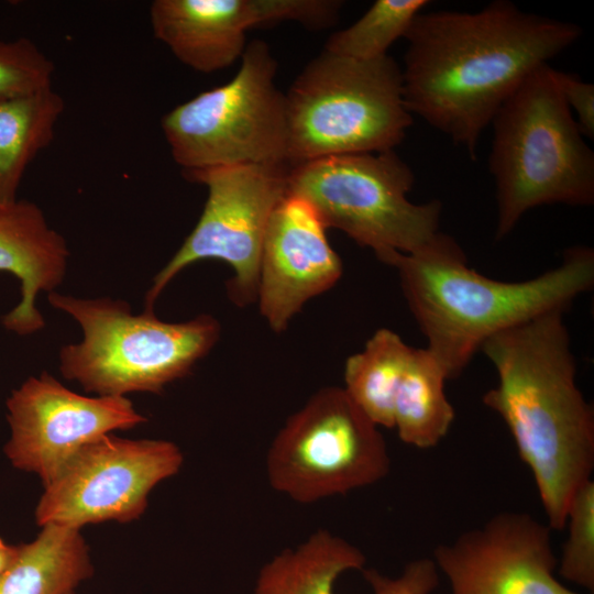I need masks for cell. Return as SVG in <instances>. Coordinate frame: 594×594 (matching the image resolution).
<instances>
[{
    "label": "cell",
    "instance_id": "6da1fadb",
    "mask_svg": "<svg viewBox=\"0 0 594 594\" xmlns=\"http://www.w3.org/2000/svg\"><path fill=\"white\" fill-rule=\"evenodd\" d=\"M581 34L572 22L506 0L476 12L421 11L404 37L405 107L476 160L480 136L501 106Z\"/></svg>",
    "mask_w": 594,
    "mask_h": 594
},
{
    "label": "cell",
    "instance_id": "7a4b0ae2",
    "mask_svg": "<svg viewBox=\"0 0 594 594\" xmlns=\"http://www.w3.org/2000/svg\"><path fill=\"white\" fill-rule=\"evenodd\" d=\"M564 310L487 339L481 351L498 383L483 396L530 469L551 530H562L576 492L594 470V411L576 385Z\"/></svg>",
    "mask_w": 594,
    "mask_h": 594
},
{
    "label": "cell",
    "instance_id": "3957f363",
    "mask_svg": "<svg viewBox=\"0 0 594 594\" xmlns=\"http://www.w3.org/2000/svg\"><path fill=\"white\" fill-rule=\"evenodd\" d=\"M395 267L409 309L448 378L457 377L494 334L564 310L594 284V251L573 246L562 263L522 282H502L469 267L457 241L438 232L417 251L378 257Z\"/></svg>",
    "mask_w": 594,
    "mask_h": 594
},
{
    "label": "cell",
    "instance_id": "277c9868",
    "mask_svg": "<svg viewBox=\"0 0 594 594\" xmlns=\"http://www.w3.org/2000/svg\"><path fill=\"white\" fill-rule=\"evenodd\" d=\"M491 124L488 167L496 185L497 240L535 207L593 205L594 152L563 98L557 69L544 64L534 70Z\"/></svg>",
    "mask_w": 594,
    "mask_h": 594
},
{
    "label": "cell",
    "instance_id": "5b68a950",
    "mask_svg": "<svg viewBox=\"0 0 594 594\" xmlns=\"http://www.w3.org/2000/svg\"><path fill=\"white\" fill-rule=\"evenodd\" d=\"M47 300L73 317L82 332L79 342L59 351L62 375L97 396L161 394L187 376L220 336L219 322L209 315L167 322L154 309L134 315L130 304L110 297L78 298L53 292Z\"/></svg>",
    "mask_w": 594,
    "mask_h": 594
},
{
    "label": "cell",
    "instance_id": "8992f818",
    "mask_svg": "<svg viewBox=\"0 0 594 594\" xmlns=\"http://www.w3.org/2000/svg\"><path fill=\"white\" fill-rule=\"evenodd\" d=\"M287 162L394 150L413 116L402 67L389 55L360 61L323 51L285 95Z\"/></svg>",
    "mask_w": 594,
    "mask_h": 594
},
{
    "label": "cell",
    "instance_id": "52a82bcc",
    "mask_svg": "<svg viewBox=\"0 0 594 594\" xmlns=\"http://www.w3.org/2000/svg\"><path fill=\"white\" fill-rule=\"evenodd\" d=\"M414 183L409 165L389 150L290 166L287 193L309 202L327 229L343 231L378 258L413 253L439 232L441 202L409 201Z\"/></svg>",
    "mask_w": 594,
    "mask_h": 594
},
{
    "label": "cell",
    "instance_id": "ba28073f",
    "mask_svg": "<svg viewBox=\"0 0 594 594\" xmlns=\"http://www.w3.org/2000/svg\"><path fill=\"white\" fill-rule=\"evenodd\" d=\"M276 68L268 45L254 40L230 81L163 117V133L184 173L243 164L288 165L286 99L275 85Z\"/></svg>",
    "mask_w": 594,
    "mask_h": 594
},
{
    "label": "cell",
    "instance_id": "9c48e42d",
    "mask_svg": "<svg viewBox=\"0 0 594 594\" xmlns=\"http://www.w3.org/2000/svg\"><path fill=\"white\" fill-rule=\"evenodd\" d=\"M265 464L273 490L311 504L377 483L391 458L380 427L343 387L327 386L286 420Z\"/></svg>",
    "mask_w": 594,
    "mask_h": 594
},
{
    "label": "cell",
    "instance_id": "30bf717a",
    "mask_svg": "<svg viewBox=\"0 0 594 594\" xmlns=\"http://www.w3.org/2000/svg\"><path fill=\"white\" fill-rule=\"evenodd\" d=\"M289 166L243 164L211 167L184 175L208 189L204 211L190 234L155 275L145 295V308L187 266L207 258L228 263L234 275L228 295L238 306L257 298L262 244L271 215L287 194Z\"/></svg>",
    "mask_w": 594,
    "mask_h": 594
},
{
    "label": "cell",
    "instance_id": "8fae6325",
    "mask_svg": "<svg viewBox=\"0 0 594 594\" xmlns=\"http://www.w3.org/2000/svg\"><path fill=\"white\" fill-rule=\"evenodd\" d=\"M183 463L184 454L172 441L106 435L80 449L44 486L36 524L80 529L110 520L130 522L143 515L152 490L176 475Z\"/></svg>",
    "mask_w": 594,
    "mask_h": 594
},
{
    "label": "cell",
    "instance_id": "7c38bea8",
    "mask_svg": "<svg viewBox=\"0 0 594 594\" xmlns=\"http://www.w3.org/2000/svg\"><path fill=\"white\" fill-rule=\"evenodd\" d=\"M10 436L3 452L43 487L85 446L116 430L146 422L127 396L77 394L47 372L29 376L6 400Z\"/></svg>",
    "mask_w": 594,
    "mask_h": 594
},
{
    "label": "cell",
    "instance_id": "4fadbf2b",
    "mask_svg": "<svg viewBox=\"0 0 594 594\" xmlns=\"http://www.w3.org/2000/svg\"><path fill=\"white\" fill-rule=\"evenodd\" d=\"M432 560L450 594H580L554 574L551 528L527 513H499L439 544Z\"/></svg>",
    "mask_w": 594,
    "mask_h": 594
},
{
    "label": "cell",
    "instance_id": "5bb4252c",
    "mask_svg": "<svg viewBox=\"0 0 594 594\" xmlns=\"http://www.w3.org/2000/svg\"><path fill=\"white\" fill-rule=\"evenodd\" d=\"M323 0H155L150 7L154 36L188 67L212 73L229 67L246 47V31L292 20L319 28Z\"/></svg>",
    "mask_w": 594,
    "mask_h": 594
},
{
    "label": "cell",
    "instance_id": "9a60e30c",
    "mask_svg": "<svg viewBox=\"0 0 594 594\" xmlns=\"http://www.w3.org/2000/svg\"><path fill=\"white\" fill-rule=\"evenodd\" d=\"M314 208L287 193L273 210L262 244L257 298L273 331L286 330L311 298L331 288L342 263Z\"/></svg>",
    "mask_w": 594,
    "mask_h": 594
},
{
    "label": "cell",
    "instance_id": "2e32d148",
    "mask_svg": "<svg viewBox=\"0 0 594 594\" xmlns=\"http://www.w3.org/2000/svg\"><path fill=\"white\" fill-rule=\"evenodd\" d=\"M68 258L66 240L36 204L26 199L0 204V272L14 275L21 290L18 305L1 318L8 331L30 336L44 328L36 297L63 283Z\"/></svg>",
    "mask_w": 594,
    "mask_h": 594
},
{
    "label": "cell",
    "instance_id": "e0dca14e",
    "mask_svg": "<svg viewBox=\"0 0 594 594\" xmlns=\"http://www.w3.org/2000/svg\"><path fill=\"white\" fill-rule=\"evenodd\" d=\"M94 572L80 529L46 525L32 541L18 544L0 575V594H72Z\"/></svg>",
    "mask_w": 594,
    "mask_h": 594
},
{
    "label": "cell",
    "instance_id": "ac0fdd59",
    "mask_svg": "<svg viewBox=\"0 0 594 594\" xmlns=\"http://www.w3.org/2000/svg\"><path fill=\"white\" fill-rule=\"evenodd\" d=\"M365 561L358 547L319 529L267 561L258 571L251 594H336L338 579L345 572L361 571Z\"/></svg>",
    "mask_w": 594,
    "mask_h": 594
},
{
    "label": "cell",
    "instance_id": "d6986e66",
    "mask_svg": "<svg viewBox=\"0 0 594 594\" xmlns=\"http://www.w3.org/2000/svg\"><path fill=\"white\" fill-rule=\"evenodd\" d=\"M446 380L443 367L427 348H413L393 408V428L403 442L430 449L447 436L454 409L444 392Z\"/></svg>",
    "mask_w": 594,
    "mask_h": 594
},
{
    "label": "cell",
    "instance_id": "ffe728a7",
    "mask_svg": "<svg viewBox=\"0 0 594 594\" xmlns=\"http://www.w3.org/2000/svg\"><path fill=\"white\" fill-rule=\"evenodd\" d=\"M64 108L53 88L0 102V204L18 199L28 166L52 142Z\"/></svg>",
    "mask_w": 594,
    "mask_h": 594
},
{
    "label": "cell",
    "instance_id": "44dd1931",
    "mask_svg": "<svg viewBox=\"0 0 594 594\" xmlns=\"http://www.w3.org/2000/svg\"><path fill=\"white\" fill-rule=\"evenodd\" d=\"M411 350L396 332L384 328L345 362L344 391L378 427L393 428L394 399Z\"/></svg>",
    "mask_w": 594,
    "mask_h": 594
},
{
    "label": "cell",
    "instance_id": "7402d4cb",
    "mask_svg": "<svg viewBox=\"0 0 594 594\" xmlns=\"http://www.w3.org/2000/svg\"><path fill=\"white\" fill-rule=\"evenodd\" d=\"M427 0H376L352 25L333 33L324 50L360 61L387 55L388 47L405 37Z\"/></svg>",
    "mask_w": 594,
    "mask_h": 594
},
{
    "label": "cell",
    "instance_id": "603a6c76",
    "mask_svg": "<svg viewBox=\"0 0 594 594\" xmlns=\"http://www.w3.org/2000/svg\"><path fill=\"white\" fill-rule=\"evenodd\" d=\"M568 536L558 558V574L587 591L594 592V481L584 484L574 495L564 528Z\"/></svg>",
    "mask_w": 594,
    "mask_h": 594
},
{
    "label": "cell",
    "instance_id": "cb8c5ba5",
    "mask_svg": "<svg viewBox=\"0 0 594 594\" xmlns=\"http://www.w3.org/2000/svg\"><path fill=\"white\" fill-rule=\"evenodd\" d=\"M54 70L30 38L0 41V102L52 88Z\"/></svg>",
    "mask_w": 594,
    "mask_h": 594
},
{
    "label": "cell",
    "instance_id": "d4e9b609",
    "mask_svg": "<svg viewBox=\"0 0 594 594\" xmlns=\"http://www.w3.org/2000/svg\"><path fill=\"white\" fill-rule=\"evenodd\" d=\"M373 594H431L439 583V571L430 558L408 562L397 576L375 569H362Z\"/></svg>",
    "mask_w": 594,
    "mask_h": 594
},
{
    "label": "cell",
    "instance_id": "484cf974",
    "mask_svg": "<svg viewBox=\"0 0 594 594\" xmlns=\"http://www.w3.org/2000/svg\"><path fill=\"white\" fill-rule=\"evenodd\" d=\"M557 79L563 98L575 112V121L584 138H594V85L576 75L557 70Z\"/></svg>",
    "mask_w": 594,
    "mask_h": 594
},
{
    "label": "cell",
    "instance_id": "4316f807",
    "mask_svg": "<svg viewBox=\"0 0 594 594\" xmlns=\"http://www.w3.org/2000/svg\"><path fill=\"white\" fill-rule=\"evenodd\" d=\"M18 551V544L7 543L0 537V575L9 566Z\"/></svg>",
    "mask_w": 594,
    "mask_h": 594
},
{
    "label": "cell",
    "instance_id": "83f0119b",
    "mask_svg": "<svg viewBox=\"0 0 594 594\" xmlns=\"http://www.w3.org/2000/svg\"><path fill=\"white\" fill-rule=\"evenodd\" d=\"M72 594H75V593H72Z\"/></svg>",
    "mask_w": 594,
    "mask_h": 594
}]
</instances>
